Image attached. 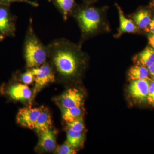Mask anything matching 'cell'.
<instances>
[{
    "label": "cell",
    "instance_id": "26",
    "mask_svg": "<svg viewBox=\"0 0 154 154\" xmlns=\"http://www.w3.org/2000/svg\"><path fill=\"white\" fill-rule=\"evenodd\" d=\"M149 27L151 32L154 34V19L152 20Z\"/></svg>",
    "mask_w": 154,
    "mask_h": 154
},
{
    "label": "cell",
    "instance_id": "27",
    "mask_svg": "<svg viewBox=\"0 0 154 154\" xmlns=\"http://www.w3.org/2000/svg\"><path fill=\"white\" fill-rule=\"evenodd\" d=\"M86 3H90L92 2H94V1H96V0H84Z\"/></svg>",
    "mask_w": 154,
    "mask_h": 154
},
{
    "label": "cell",
    "instance_id": "7",
    "mask_svg": "<svg viewBox=\"0 0 154 154\" xmlns=\"http://www.w3.org/2000/svg\"><path fill=\"white\" fill-rule=\"evenodd\" d=\"M43 108L29 107L21 108L17 114V123L24 127L34 129L36 120Z\"/></svg>",
    "mask_w": 154,
    "mask_h": 154
},
{
    "label": "cell",
    "instance_id": "29",
    "mask_svg": "<svg viewBox=\"0 0 154 154\" xmlns=\"http://www.w3.org/2000/svg\"><path fill=\"white\" fill-rule=\"evenodd\" d=\"M47 1H48V2H51V0H47Z\"/></svg>",
    "mask_w": 154,
    "mask_h": 154
},
{
    "label": "cell",
    "instance_id": "15",
    "mask_svg": "<svg viewBox=\"0 0 154 154\" xmlns=\"http://www.w3.org/2000/svg\"><path fill=\"white\" fill-rule=\"evenodd\" d=\"M82 107H74L71 108H65L60 107L62 116L67 123L74 121L77 119L82 117L83 111Z\"/></svg>",
    "mask_w": 154,
    "mask_h": 154
},
{
    "label": "cell",
    "instance_id": "5",
    "mask_svg": "<svg viewBox=\"0 0 154 154\" xmlns=\"http://www.w3.org/2000/svg\"><path fill=\"white\" fill-rule=\"evenodd\" d=\"M31 69L34 76L35 88L33 96L48 84L55 82V74L51 64L45 62L39 66Z\"/></svg>",
    "mask_w": 154,
    "mask_h": 154
},
{
    "label": "cell",
    "instance_id": "14",
    "mask_svg": "<svg viewBox=\"0 0 154 154\" xmlns=\"http://www.w3.org/2000/svg\"><path fill=\"white\" fill-rule=\"evenodd\" d=\"M148 69L145 66L137 65L130 69L128 72V79L131 81L140 79H149Z\"/></svg>",
    "mask_w": 154,
    "mask_h": 154
},
{
    "label": "cell",
    "instance_id": "25",
    "mask_svg": "<svg viewBox=\"0 0 154 154\" xmlns=\"http://www.w3.org/2000/svg\"><path fill=\"white\" fill-rule=\"evenodd\" d=\"M149 44L154 49V34L151 35L149 37Z\"/></svg>",
    "mask_w": 154,
    "mask_h": 154
},
{
    "label": "cell",
    "instance_id": "13",
    "mask_svg": "<svg viewBox=\"0 0 154 154\" xmlns=\"http://www.w3.org/2000/svg\"><path fill=\"white\" fill-rule=\"evenodd\" d=\"M119 16L120 27L118 36L125 33H134L137 30L136 26L132 20L127 19L125 16L121 9L117 6Z\"/></svg>",
    "mask_w": 154,
    "mask_h": 154
},
{
    "label": "cell",
    "instance_id": "28",
    "mask_svg": "<svg viewBox=\"0 0 154 154\" xmlns=\"http://www.w3.org/2000/svg\"><path fill=\"white\" fill-rule=\"evenodd\" d=\"M152 4L154 6V0H152Z\"/></svg>",
    "mask_w": 154,
    "mask_h": 154
},
{
    "label": "cell",
    "instance_id": "16",
    "mask_svg": "<svg viewBox=\"0 0 154 154\" xmlns=\"http://www.w3.org/2000/svg\"><path fill=\"white\" fill-rule=\"evenodd\" d=\"M138 65L148 67L154 63V49L149 47L146 48L137 57Z\"/></svg>",
    "mask_w": 154,
    "mask_h": 154
},
{
    "label": "cell",
    "instance_id": "8",
    "mask_svg": "<svg viewBox=\"0 0 154 154\" xmlns=\"http://www.w3.org/2000/svg\"><path fill=\"white\" fill-rule=\"evenodd\" d=\"M84 95L76 88L67 90L57 100L59 107L65 108L82 107L84 105Z\"/></svg>",
    "mask_w": 154,
    "mask_h": 154
},
{
    "label": "cell",
    "instance_id": "10",
    "mask_svg": "<svg viewBox=\"0 0 154 154\" xmlns=\"http://www.w3.org/2000/svg\"><path fill=\"white\" fill-rule=\"evenodd\" d=\"M38 146L45 152H51L56 148L55 133L51 128L45 130L40 133Z\"/></svg>",
    "mask_w": 154,
    "mask_h": 154
},
{
    "label": "cell",
    "instance_id": "6",
    "mask_svg": "<svg viewBox=\"0 0 154 154\" xmlns=\"http://www.w3.org/2000/svg\"><path fill=\"white\" fill-rule=\"evenodd\" d=\"M2 92L9 99L16 101H28L32 96V91L28 86L20 83H11L5 86Z\"/></svg>",
    "mask_w": 154,
    "mask_h": 154
},
{
    "label": "cell",
    "instance_id": "2",
    "mask_svg": "<svg viewBox=\"0 0 154 154\" xmlns=\"http://www.w3.org/2000/svg\"><path fill=\"white\" fill-rule=\"evenodd\" d=\"M23 50L26 66L28 69L39 66L47 61L48 59L47 46L42 42L36 35L31 18L29 19Z\"/></svg>",
    "mask_w": 154,
    "mask_h": 154
},
{
    "label": "cell",
    "instance_id": "24",
    "mask_svg": "<svg viewBox=\"0 0 154 154\" xmlns=\"http://www.w3.org/2000/svg\"><path fill=\"white\" fill-rule=\"evenodd\" d=\"M148 68V69L149 74H150L152 78L154 80V63Z\"/></svg>",
    "mask_w": 154,
    "mask_h": 154
},
{
    "label": "cell",
    "instance_id": "18",
    "mask_svg": "<svg viewBox=\"0 0 154 154\" xmlns=\"http://www.w3.org/2000/svg\"><path fill=\"white\" fill-rule=\"evenodd\" d=\"M137 25L141 29H145L149 26L152 21L149 11L142 10L138 11L133 17Z\"/></svg>",
    "mask_w": 154,
    "mask_h": 154
},
{
    "label": "cell",
    "instance_id": "11",
    "mask_svg": "<svg viewBox=\"0 0 154 154\" xmlns=\"http://www.w3.org/2000/svg\"><path fill=\"white\" fill-rule=\"evenodd\" d=\"M62 16L64 21H66L75 8V0H51Z\"/></svg>",
    "mask_w": 154,
    "mask_h": 154
},
{
    "label": "cell",
    "instance_id": "19",
    "mask_svg": "<svg viewBox=\"0 0 154 154\" xmlns=\"http://www.w3.org/2000/svg\"><path fill=\"white\" fill-rule=\"evenodd\" d=\"M68 128L69 129L77 132H82L85 129L84 121L82 117L77 119L74 121L67 123Z\"/></svg>",
    "mask_w": 154,
    "mask_h": 154
},
{
    "label": "cell",
    "instance_id": "17",
    "mask_svg": "<svg viewBox=\"0 0 154 154\" xmlns=\"http://www.w3.org/2000/svg\"><path fill=\"white\" fill-rule=\"evenodd\" d=\"M66 141L75 149L82 147L85 140L82 132L73 131L69 128L66 131Z\"/></svg>",
    "mask_w": 154,
    "mask_h": 154
},
{
    "label": "cell",
    "instance_id": "3",
    "mask_svg": "<svg viewBox=\"0 0 154 154\" xmlns=\"http://www.w3.org/2000/svg\"><path fill=\"white\" fill-rule=\"evenodd\" d=\"M72 15L85 38L96 33L102 24L101 13L98 9L88 6L76 7Z\"/></svg>",
    "mask_w": 154,
    "mask_h": 154
},
{
    "label": "cell",
    "instance_id": "23",
    "mask_svg": "<svg viewBox=\"0 0 154 154\" xmlns=\"http://www.w3.org/2000/svg\"><path fill=\"white\" fill-rule=\"evenodd\" d=\"M147 101L149 105L154 107V80L150 82Z\"/></svg>",
    "mask_w": 154,
    "mask_h": 154
},
{
    "label": "cell",
    "instance_id": "4",
    "mask_svg": "<svg viewBox=\"0 0 154 154\" xmlns=\"http://www.w3.org/2000/svg\"><path fill=\"white\" fill-rule=\"evenodd\" d=\"M17 19L11 12V6L0 4V42L16 36Z\"/></svg>",
    "mask_w": 154,
    "mask_h": 154
},
{
    "label": "cell",
    "instance_id": "9",
    "mask_svg": "<svg viewBox=\"0 0 154 154\" xmlns=\"http://www.w3.org/2000/svg\"><path fill=\"white\" fill-rule=\"evenodd\" d=\"M149 79H140L131 81L128 88L131 97L140 103L147 101L149 86Z\"/></svg>",
    "mask_w": 154,
    "mask_h": 154
},
{
    "label": "cell",
    "instance_id": "21",
    "mask_svg": "<svg viewBox=\"0 0 154 154\" xmlns=\"http://www.w3.org/2000/svg\"><path fill=\"white\" fill-rule=\"evenodd\" d=\"M19 78L23 84L26 85H30L34 82V76L30 69L19 75Z\"/></svg>",
    "mask_w": 154,
    "mask_h": 154
},
{
    "label": "cell",
    "instance_id": "20",
    "mask_svg": "<svg viewBox=\"0 0 154 154\" xmlns=\"http://www.w3.org/2000/svg\"><path fill=\"white\" fill-rule=\"evenodd\" d=\"M57 153L58 154H75L77 153L76 149L73 147L66 141L61 145L59 146L57 149Z\"/></svg>",
    "mask_w": 154,
    "mask_h": 154
},
{
    "label": "cell",
    "instance_id": "12",
    "mask_svg": "<svg viewBox=\"0 0 154 154\" xmlns=\"http://www.w3.org/2000/svg\"><path fill=\"white\" fill-rule=\"evenodd\" d=\"M51 116L47 108L44 107L36 120L34 129L38 133H40L45 130L51 128Z\"/></svg>",
    "mask_w": 154,
    "mask_h": 154
},
{
    "label": "cell",
    "instance_id": "22",
    "mask_svg": "<svg viewBox=\"0 0 154 154\" xmlns=\"http://www.w3.org/2000/svg\"><path fill=\"white\" fill-rule=\"evenodd\" d=\"M17 2L25 3L34 8H37L39 6V4L37 2L31 0H0L1 5H6L11 6L13 3Z\"/></svg>",
    "mask_w": 154,
    "mask_h": 154
},
{
    "label": "cell",
    "instance_id": "1",
    "mask_svg": "<svg viewBox=\"0 0 154 154\" xmlns=\"http://www.w3.org/2000/svg\"><path fill=\"white\" fill-rule=\"evenodd\" d=\"M48 58L54 71L63 79L80 75L85 63L81 46L64 38H56L47 45Z\"/></svg>",
    "mask_w": 154,
    "mask_h": 154
}]
</instances>
